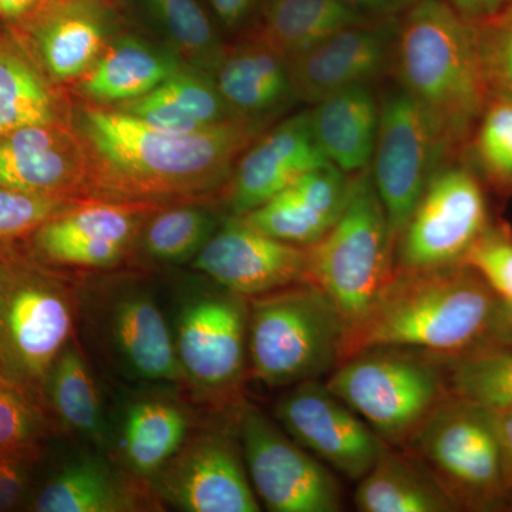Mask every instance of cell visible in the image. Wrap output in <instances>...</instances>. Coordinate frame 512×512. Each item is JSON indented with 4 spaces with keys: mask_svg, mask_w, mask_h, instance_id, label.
I'll list each match as a JSON object with an SVG mask.
<instances>
[{
    "mask_svg": "<svg viewBox=\"0 0 512 512\" xmlns=\"http://www.w3.org/2000/svg\"><path fill=\"white\" fill-rule=\"evenodd\" d=\"M266 117H232L192 133L148 126L117 109L84 106L74 128L87 157L86 198L157 205L207 197L229 187Z\"/></svg>",
    "mask_w": 512,
    "mask_h": 512,
    "instance_id": "obj_1",
    "label": "cell"
},
{
    "mask_svg": "<svg viewBox=\"0 0 512 512\" xmlns=\"http://www.w3.org/2000/svg\"><path fill=\"white\" fill-rule=\"evenodd\" d=\"M389 73L427 114L448 151L463 157L491 99L474 23L444 0H414L397 18Z\"/></svg>",
    "mask_w": 512,
    "mask_h": 512,
    "instance_id": "obj_2",
    "label": "cell"
},
{
    "mask_svg": "<svg viewBox=\"0 0 512 512\" xmlns=\"http://www.w3.org/2000/svg\"><path fill=\"white\" fill-rule=\"evenodd\" d=\"M498 301L467 265L394 271L365 319L346 336L340 362L382 346L436 356L466 352L493 338Z\"/></svg>",
    "mask_w": 512,
    "mask_h": 512,
    "instance_id": "obj_3",
    "label": "cell"
},
{
    "mask_svg": "<svg viewBox=\"0 0 512 512\" xmlns=\"http://www.w3.org/2000/svg\"><path fill=\"white\" fill-rule=\"evenodd\" d=\"M345 336L335 303L313 282L249 299L248 370L272 389L332 373Z\"/></svg>",
    "mask_w": 512,
    "mask_h": 512,
    "instance_id": "obj_4",
    "label": "cell"
},
{
    "mask_svg": "<svg viewBox=\"0 0 512 512\" xmlns=\"http://www.w3.org/2000/svg\"><path fill=\"white\" fill-rule=\"evenodd\" d=\"M394 247L396 241L369 165L353 174L348 202L338 221L308 247L309 281L335 303L346 336L365 319L392 279Z\"/></svg>",
    "mask_w": 512,
    "mask_h": 512,
    "instance_id": "obj_5",
    "label": "cell"
},
{
    "mask_svg": "<svg viewBox=\"0 0 512 512\" xmlns=\"http://www.w3.org/2000/svg\"><path fill=\"white\" fill-rule=\"evenodd\" d=\"M326 386L393 447L406 446L448 396L439 357L386 346L343 360Z\"/></svg>",
    "mask_w": 512,
    "mask_h": 512,
    "instance_id": "obj_6",
    "label": "cell"
},
{
    "mask_svg": "<svg viewBox=\"0 0 512 512\" xmlns=\"http://www.w3.org/2000/svg\"><path fill=\"white\" fill-rule=\"evenodd\" d=\"M403 448L419 458L457 510L508 507L511 490L493 412L448 393Z\"/></svg>",
    "mask_w": 512,
    "mask_h": 512,
    "instance_id": "obj_7",
    "label": "cell"
},
{
    "mask_svg": "<svg viewBox=\"0 0 512 512\" xmlns=\"http://www.w3.org/2000/svg\"><path fill=\"white\" fill-rule=\"evenodd\" d=\"M76 293L77 318L119 375L133 382L185 384L173 329L146 282L120 276Z\"/></svg>",
    "mask_w": 512,
    "mask_h": 512,
    "instance_id": "obj_8",
    "label": "cell"
},
{
    "mask_svg": "<svg viewBox=\"0 0 512 512\" xmlns=\"http://www.w3.org/2000/svg\"><path fill=\"white\" fill-rule=\"evenodd\" d=\"M77 293L55 275L0 255V373L42 390L50 367L73 340Z\"/></svg>",
    "mask_w": 512,
    "mask_h": 512,
    "instance_id": "obj_9",
    "label": "cell"
},
{
    "mask_svg": "<svg viewBox=\"0 0 512 512\" xmlns=\"http://www.w3.org/2000/svg\"><path fill=\"white\" fill-rule=\"evenodd\" d=\"M484 183L464 157L440 165L396 239L394 271L463 265L490 224Z\"/></svg>",
    "mask_w": 512,
    "mask_h": 512,
    "instance_id": "obj_10",
    "label": "cell"
},
{
    "mask_svg": "<svg viewBox=\"0 0 512 512\" xmlns=\"http://www.w3.org/2000/svg\"><path fill=\"white\" fill-rule=\"evenodd\" d=\"M248 319L249 299L220 285L195 292L178 309V362L201 400L215 406L237 399L249 373Z\"/></svg>",
    "mask_w": 512,
    "mask_h": 512,
    "instance_id": "obj_11",
    "label": "cell"
},
{
    "mask_svg": "<svg viewBox=\"0 0 512 512\" xmlns=\"http://www.w3.org/2000/svg\"><path fill=\"white\" fill-rule=\"evenodd\" d=\"M419 104L402 89L386 93L380 101L379 131L370 173L394 241L419 202L437 168L453 160Z\"/></svg>",
    "mask_w": 512,
    "mask_h": 512,
    "instance_id": "obj_12",
    "label": "cell"
},
{
    "mask_svg": "<svg viewBox=\"0 0 512 512\" xmlns=\"http://www.w3.org/2000/svg\"><path fill=\"white\" fill-rule=\"evenodd\" d=\"M238 436L256 497L272 512H338L342 493L325 464L254 406L238 413Z\"/></svg>",
    "mask_w": 512,
    "mask_h": 512,
    "instance_id": "obj_13",
    "label": "cell"
},
{
    "mask_svg": "<svg viewBox=\"0 0 512 512\" xmlns=\"http://www.w3.org/2000/svg\"><path fill=\"white\" fill-rule=\"evenodd\" d=\"M275 417L296 443L350 481L372 470L386 443L326 383L295 384L278 400Z\"/></svg>",
    "mask_w": 512,
    "mask_h": 512,
    "instance_id": "obj_14",
    "label": "cell"
},
{
    "mask_svg": "<svg viewBox=\"0 0 512 512\" xmlns=\"http://www.w3.org/2000/svg\"><path fill=\"white\" fill-rule=\"evenodd\" d=\"M241 448L224 433L188 437L148 480L158 498L185 512H259Z\"/></svg>",
    "mask_w": 512,
    "mask_h": 512,
    "instance_id": "obj_15",
    "label": "cell"
},
{
    "mask_svg": "<svg viewBox=\"0 0 512 512\" xmlns=\"http://www.w3.org/2000/svg\"><path fill=\"white\" fill-rule=\"evenodd\" d=\"M151 208L128 202H77L33 232V249L47 264L63 268H114L140 238Z\"/></svg>",
    "mask_w": 512,
    "mask_h": 512,
    "instance_id": "obj_16",
    "label": "cell"
},
{
    "mask_svg": "<svg viewBox=\"0 0 512 512\" xmlns=\"http://www.w3.org/2000/svg\"><path fill=\"white\" fill-rule=\"evenodd\" d=\"M192 266L248 299L311 282L308 247L269 237L237 217L212 235Z\"/></svg>",
    "mask_w": 512,
    "mask_h": 512,
    "instance_id": "obj_17",
    "label": "cell"
},
{
    "mask_svg": "<svg viewBox=\"0 0 512 512\" xmlns=\"http://www.w3.org/2000/svg\"><path fill=\"white\" fill-rule=\"evenodd\" d=\"M396 25L397 18L349 26L289 59L293 99L313 106L338 90L389 73Z\"/></svg>",
    "mask_w": 512,
    "mask_h": 512,
    "instance_id": "obj_18",
    "label": "cell"
},
{
    "mask_svg": "<svg viewBox=\"0 0 512 512\" xmlns=\"http://www.w3.org/2000/svg\"><path fill=\"white\" fill-rule=\"evenodd\" d=\"M87 157L76 131L62 123L0 134V185L43 197H86Z\"/></svg>",
    "mask_w": 512,
    "mask_h": 512,
    "instance_id": "obj_19",
    "label": "cell"
},
{
    "mask_svg": "<svg viewBox=\"0 0 512 512\" xmlns=\"http://www.w3.org/2000/svg\"><path fill=\"white\" fill-rule=\"evenodd\" d=\"M107 0H45L23 19L39 66L56 82L82 79L113 40Z\"/></svg>",
    "mask_w": 512,
    "mask_h": 512,
    "instance_id": "obj_20",
    "label": "cell"
},
{
    "mask_svg": "<svg viewBox=\"0 0 512 512\" xmlns=\"http://www.w3.org/2000/svg\"><path fill=\"white\" fill-rule=\"evenodd\" d=\"M326 163L311 110L301 111L262 133L239 158L228 187L229 210L234 217L247 214Z\"/></svg>",
    "mask_w": 512,
    "mask_h": 512,
    "instance_id": "obj_21",
    "label": "cell"
},
{
    "mask_svg": "<svg viewBox=\"0 0 512 512\" xmlns=\"http://www.w3.org/2000/svg\"><path fill=\"white\" fill-rule=\"evenodd\" d=\"M352 175L326 163L309 171L239 220L279 241L312 247L333 227L348 202Z\"/></svg>",
    "mask_w": 512,
    "mask_h": 512,
    "instance_id": "obj_22",
    "label": "cell"
},
{
    "mask_svg": "<svg viewBox=\"0 0 512 512\" xmlns=\"http://www.w3.org/2000/svg\"><path fill=\"white\" fill-rule=\"evenodd\" d=\"M124 478L100 457H80L64 464L39 491L37 512H134L153 510L154 491Z\"/></svg>",
    "mask_w": 512,
    "mask_h": 512,
    "instance_id": "obj_23",
    "label": "cell"
},
{
    "mask_svg": "<svg viewBox=\"0 0 512 512\" xmlns=\"http://www.w3.org/2000/svg\"><path fill=\"white\" fill-rule=\"evenodd\" d=\"M311 121L330 163L350 175L369 167L380 121V103L369 84L346 87L313 104Z\"/></svg>",
    "mask_w": 512,
    "mask_h": 512,
    "instance_id": "obj_24",
    "label": "cell"
},
{
    "mask_svg": "<svg viewBox=\"0 0 512 512\" xmlns=\"http://www.w3.org/2000/svg\"><path fill=\"white\" fill-rule=\"evenodd\" d=\"M212 76L237 116L266 117L293 97L288 60L255 40L225 49Z\"/></svg>",
    "mask_w": 512,
    "mask_h": 512,
    "instance_id": "obj_25",
    "label": "cell"
},
{
    "mask_svg": "<svg viewBox=\"0 0 512 512\" xmlns=\"http://www.w3.org/2000/svg\"><path fill=\"white\" fill-rule=\"evenodd\" d=\"M181 69L173 52L157 49L134 36L111 40L82 79L80 90L100 103H126L153 92Z\"/></svg>",
    "mask_w": 512,
    "mask_h": 512,
    "instance_id": "obj_26",
    "label": "cell"
},
{
    "mask_svg": "<svg viewBox=\"0 0 512 512\" xmlns=\"http://www.w3.org/2000/svg\"><path fill=\"white\" fill-rule=\"evenodd\" d=\"M357 483L355 505L362 512L457 511L436 478L403 447L386 444L375 466Z\"/></svg>",
    "mask_w": 512,
    "mask_h": 512,
    "instance_id": "obj_27",
    "label": "cell"
},
{
    "mask_svg": "<svg viewBox=\"0 0 512 512\" xmlns=\"http://www.w3.org/2000/svg\"><path fill=\"white\" fill-rule=\"evenodd\" d=\"M365 22L375 20L365 18L338 0H261L248 39L289 60L338 30Z\"/></svg>",
    "mask_w": 512,
    "mask_h": 512,
    "instance_id": "obj_28",
    "label": "cell"
},
{
    "mask_svg": "<svg viewBox=\"0 0 512 512\" xmlns=\"http://www.w3.org/2000/svg\"><path fill=\"white\" fill-rule=\"evenodd\" d=\"M190 416L183 406L164 397L134 400L124 413L120 453L130 474L150 480L190 437Z\"/></svg>",
    "mask_w": 512,
    "mask_h": 512,
    "instance_id": "obj_29",
    "label": "cell"
},
{
    "mask_svg": "<svg viewBox=\"0 0 512 512\" xmlns=\"http://www.w3.org/2000/svg\"><path fill=\"white\" fill-rule=\"evenodd\" d=\"M42 390L64 429L94 446H109L110 424L99 383L76 340L57 356Z\"/></svg>",
    "mask_w": 512,
    "mask_h": 512,
    "instance_id": "obj_30",
    "label": "cell"
},
{
    "mask_svg": "<svg viewBox=\"0 0 512 512\" xmlns=\"http://www.w3.org/2000/svg\"><path fill=\"white\" fill-rule=\"evenodd\" d=\"M60 106L39 66L9 33H0V133L56 124Z\"/></svg>",
    "mask_w": 512,
    "mask_h": 512,
    "instance_id": "obj_31",
    "label": "cell"
},
{
    "mask_svg": "<svg viewBox=\"0 0 512 512\" xmlns=\"http://www.w3.org/2000/svg\"><path fill=\"white\" fill-rule=\"evenodd\" d=\"M437 357L451 396L488 409L512 404V345L488 340L458 355Z\"/></svg>",
    "mask_w": 512,
    "mask_h": 512,
    "instance_id": "obj_32",
    "label": "cell"
},
{
    "mask_svg": "<svg viewBox=\"0 0 512 512\" xmlns=\"http://www.w3.org/2000/svg\"><path fill=\"white\" fill-rule=\"evenodd\" d=\"M181 57L194 69L214 74L225 49L198 0H143Z\"/></svg>",
    "mask_w": 512,
    "mask_h": 512,
    "instance_id": "obj_33",
    "label": "cell"
},
{
    "mask_svg": "<svg viewBox=\"0 0 512 512\" xmlns=\"http://www.w3.org/2000/svg\"><path fill=\"white\" fill-rule=\"evenodd\" d=\"M214 215L197 205H181L157 214L141 229V248L148 258L181 264L195 258L215 234Z\"/></svg>",
    "mask_w": 512,
    "mask_h": 512,
    "instance_id": "obj_34",
    "label": "cell"
},
{
    "mask_svg": "<svg viewBox=\"0 0 512 512\" xmlns=\"http://www.w3.org/2000/svg\"><path fill=\"white\" fill-rule=\"evenodd\" d=\"M463 157L483 183L512 191V99L491 97Z\"/></svg>",
    "mask_w": 512,
    "mask_h": 512,
    "instance_id": "obj_35",
    "label": "cell"
},
{
    "mask_svg": "<svg viewBox=\"0 0 512 512\" xmlns=\"http://www.w3.org/2000/svg\"><path fill=\"white\" fill-rule=\"evenodd\" d=\"M150 94L201 127L237 117L222 99L214 76L204 70H177Z\"/></svg>",
    "mask_w": 512,
    "mask_h": 512,
    "instance_id": "obj_36",
    "label": "cell"
},
{
    "mask_svg": "<svg viewBox=\"0 0 512 512\" xmlns=\"http://www.w3.org/2000/svg\"><path fill=\"white\" fill-rule=\"evenodd\" d=\"M46 424L28 390L0 373V456L36 454Z\"/></svg>",
    "mask_w": 512,
    "mask_h": 512,
    "instance_id": "obj_37",
    "label": "cell"
},
{
    "mask_svg": "<svg viewBox=\"0 0 512 512\" xmlns=\"http://www.w3.org/2000/svg\"><path fill=\"white\" fill-rule=\"evenodd\" d=\"M474 29L491 97L512 99V0L491 18L474 23Z\"/></svg>",
    "mask_w": 512,
    "mask_h": 512,
    "instance_id": "obj_38",
    "label": "cell"
},
{
    "mask_svg": "<svg viewBox=\"0 0 512 512\" xmlns=\"http://www.w3.org/2000/svg\"><path fill=\"white\" fill-rule=\"evenodd\" d=\"M80 201L43 197L10 190L0 185V255L13 242L33 235L37 228Z\"/></svg>",
    "mask_w": 512,
    "mask_h": 512,
    "instance_id": "obj_39",
    "label": "cell"
},
{
    "mask_svg": "<svg viewBox=\"0 0 512 512\" xmlns=\"http://www.w3.org/2000/svg\"><path fill=\"white\" fill-rule=\"evenodd\" d=\"M470 266L500 299L512 301V231L503 222H490L467 252Z\"/></svg>",
    "mask_w": 512,
    "mask_h": 512,
    "instance_id": "obj_40",
    "label": "cell"
},
{
    "mask_svg": "<svg viewBox=\"0 0 512 512\" xmlns=\"http://www.w3.org/2000/svg\"><path fill=\"white\" fill-rule=\"evenodd\" d=\"M35 458L36 454L0 456V511L12 510L25 497Z\"/></svg>",
    "mask_w": 512,
    "mask_h": 512,
    "instance_id": "obj_41",
    "label": "cell"
},
{
    "mask_svg": "<svg viewBox=\"0 0 512 512\" xmlns=\"http://www.w3.org/2000/svg\"><path fill=\"white\" fill-rule=\"evenodd\" d=\"M342 5L355 10L370 20L399 18L414 0H338Z\"/></svg>",
    "mask_w": 512,
    "mask_h": 512,
    "instance_id": "obj_42",
    "label": "cell"
},
{
    "mask_svg": "<svg viewBox=\"0 0 512 512\" xmlns=\"http://www.w3.org/2000/svg\"><path fill=\"white\" fill-rule=\"evenodd\" d=\"M261 0H210L212 12L227 28H237Z\"/></svg>",
    "mask_w": 512,
    "mask_h": 512,
    "instance_id": "obj_43",
    "label": "cell"
},
{
    "mask_svg": "<svg viewBox=\"0 0 512 512\" xmlns=\"http://www.w3.org/2000/svg\"><path fill=\"white\" fill-rule=\"evenodd\" d=\"M490 410L493 412L495 429L503 451L505 476L512 493V404Z\"/></svg>",
    "mask_w": 512,
    "mask_h": 512,
    "instance_id": "obj_44",
    "label": "cell"
},
{
    "mask_svg": "<svg viewBox=\"0 0 512 512\" xmlns=\"http://www.w3.org/2000/svg\"><path fill=\"white\" fill-rule=\"evenodd\" d=\"M468 22L478 23L491 18L505 8L511 0H444Z\"/></svg>",
    "mask_w": 512,
    "mask_h": 512,
    "instance_id": "obj_45",
    "label": "cell"
},
{
    "mask_svg": "<svg viewBox=\"0 0 512 512\" xmlns=\"http://www.w3.org/2000/svg\"><path fill=\"white\" fill-rule=\"evenodd\" d=\"M45 0H0V16L10 22H22Z\"/></svg>",
    "mask_w": 512,
    "mask_h": 512,
    "instance_id": "obj_46",
    "label": "cell"
},
{
    "mask_svg": "<svg viewBox=\"0 0 512 512\" xmlns=\"http://www.w3.org/2000/svg\"><path fill=\"white\" fill-rule=\"evenodd\" d=\"M508 507H512V497H511V500H510V504H508Z\"/></svg>",
    "mask_w": 512,
    "mask_h": 512,
    "instance_id": "obj_47",
    "label": "cell"
},
{
    "mask_svg": "<svg viewBox=\"0 0 512 512\" xmlns=\"http://www.w3.org/2000/svg\"><path fill=\"white\" fill-rule=\"evenodd\" d=\"M0 134H2V133H0Z\"/></svg>",
    "mask_w": 512,
    "mask_h": 512,
    "instance_id": "obj_48",
    "label": "cell"
}]
</instances>
